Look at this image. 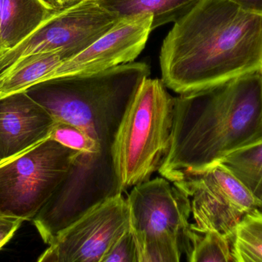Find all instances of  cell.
Masks as SVG:
<instances>
[{
    "label": "cell",
    "instance_id": "6da1fadb",
    "mask_svg": "<svg viewBox=\"0 0 262 262\" xmlns=\"http://www.w3.org/2000/svg\"><path fill=\"white\" fill-rule=\"evenodd\" d=\"M162 80L186 95L262 67V14L201 0L174 23L160 54Z\"/></svg>",
    "mask_w": 262,
    "mask_h": 262
},
{
    "label": "cell",
    "instance_id": "7a4b0ae2",
    "mask_svg": "<svg viewBox=\"0 0 262 262\" xmlns=\"http://www.w3.org/2000/svg\"><path fill=\"white\" fill-rule=\"evenodd\" d=\"M262 139V70L175 97L170 147L158 171L171 183Z\"/></svg>",
    "mask_w": 262,
    "mask_h": 262
},
{
    "label": "cell",
    "instance_id": "3957f363",
    "mask_svg": "<svg viewBox=\"0 0 262 262\" xmlns=\"http://www.w3.org/2000/svg\"><path fill=\"white\" fill-rule=\"evenodd\" d=\"M163 80L145 78L121 120L113 148L120 193L150 179L170 147L175 97Z\"/></svg>",
    "mask_w": 262,
    "mask_h": 262
},
{
    "label": "cell",
    "instance_id": "277c9868",
    "mask_svg": "<svg viewBox=\"0 0 262 262\" xmlns=\"http://www.w3.org/2000/svg\"><path fill=\"white\" fill-rule=\"evenodd\" d=\"M80 155L49 138L0 163V214L33 220Z\"/></svg>",
    "mask_w": 262,
    "mask_h": 262
},
{
    "label": "cell",
    "instance_id": "5b68a950",
    "mask_svg": "<svg viewBox=\"0 0 262 262\" xmlns=\"http://www.w3.org/2000/svg\"><path fill=\"white\" fill-rule=\"evenodd\" d=\"M174 185L191 203L194 224L200 232L214 231L232 239L243 217L257 207L246 186L223 163L182 175Z\"/></svg>",
    "mask_w": 262,
    "mask_h": 262
},
{
    "label": "cell",
    "instance_id": "8992f818",
    "mask_svg": "<svg viewBox=\"0 0 262 262\" xmlns=\"http://www.w3.org/2000/svg\"><path fill=\"white\" fill-rule=\"evenodd\" d=\"M119 18L97 0L55 11L26 39L0 57V73L21 58L41 52H62L69 59L95 43Z\"/></svg>",
    "mask_w": 262,
    "mask_h": 262
},
{
    "label": "cell",
    "instance_id": "52a82bcc",
    "mask_svg": "<svg viewBox=\"0 0 262 262\" xmlns=\"http://www.w3.org/2000/svg\"><path fill=\"white\" fill-rule=\"evenodd\" d=\"M127 201L136 245L152 240L176 241L189 256L192 212L184 192L164 177H157L133 187Z\"/></svg>",
    "mask_w": 262,
    "mask_h": 262
},
{
    "label": "cell",
    "instance_id": "ba28073f",
    "mask_svg": "<svg viewBox=\"0 0 262 262\" xmlns=\"http://www.w3.org/2000/svg\"><path fill=\"white\" fill-rule=\"evenodd\" d=\"M130 228L127 198L109 197L64 228L40 255V262H102L115 241Z\"/></svg>",
    "mask_w": 262,
    "mask_h": 262
},
{
    "label": "cell",
    "instance_id": "9c48e42d",
    "mask_svg": "<svg viewBox=\"0 0 262 262\" xmlns=\"http://www.w3.org/2000/svg\"><path fill=\"white\" fill-rule=\"evenodd\" d=\"M152 23L150 14L120 18L112 29L95 43L78 55L63 62L44 80L99 72L133 63L146 46L152 31Z\"/></svg>",
    "mask_w": 262,
    "mask_h": 262
},
{
    "label": "cell",
    "instance_id": "30bf717a",
    "mask_svg": "<svg viewBox=\"0 0 262 262\" xmlns=\"http://www.w3.org/2000/svg\"><path fill=\"white\" fill-rule=\"evenodd\" d=\"M55 123L25 91L0 97V163L49 138Z\"/></svg>",
    "mask_w": 262,
    "mask_h": 262
},
{
    "label": "cell",
    "instance_id": "8fae6325",
    "mask_svg": "<svg viewBox=\"0 0 262 262\" xmlns=\"http://www.w3.org/2000/svg\"><path fill=\"white\" fill-rule=\"evenodd\" d=\"M53 12L41 0H0V57L26 39Z\"/></svg>",
    "mask_w": 262,
    "mask_h": 262
},
{
    "label": "cell",
    "instance_id": "7c38bea8",
    "mask_svg": "<svg viewBox=\"0 0 262 262\" xmlns=\"http://www.w3.org/2000/svg\"><path fill=\"white\" fill-rule=\"evenodd\" d=\"M62 52L28 55L0 73V97L21 92L43 81L49 73L67 60Z\"/></svg>",
    "mask_w": 262,
    "mask_h": 262
},
{
    "label": "cell",
    "instance_id": "4fadbf2b",
    "mask_svg": "<svg viewBox=\"0 0 262 262\" xmlns=\"http://www.w3.org/2000/svg\"><path fill=\"white\" fill-rule=\"evenodd\" d=\"M119 18L150 14L152 31L167 23H177L190 12L201 0H97Z\"/></svg>",
    "mask_w": 262,
    "mask_h": 262
},
{
    "label": "cell",
    "instance_id": "5bb4252c",
    "mask_svg": "<svg viewBox=\"0 0 262 262\" xmlns=\"http://www.w3.org/2000/svg\"><path fill=\"white\" fill-rule=\"evenodd\" d=\"M220 163L246 186L262 212V139L229 154Z\"/></svg>",
    "mask_w": 262,
    "mask_h": 262
},
{
    "label": "cell",
    "instance_id": "9a60e30c",
    "mask_svg": "<svg viewBox=\"0 0 262 262\" xmlns=\"http://www.w3.org/2000/svg\"><path fill=\"white\" fill-rule=\"evenodd\" d=\"M233 261L262 262V212H248L235 228L232 238Z\"/></svg>",
    "mask_w": 262,
    "mask_h": 262
},
{
    "label": "cell",
    "instance_id": "2e32d148",
    "mask_svg": "<svg viewBox=\"0 0 262 262\" xmlns=\"http://www.w3.org/2000/svg\"><path fill=\"white\" fill-rule=\"evenodd\" d=\"M189 262L233 261L232 239L214 231L200 232L191 226Z\"/></svg>",
    "mask_w": 262,
    "mask_h": 262
},
{
    "label": "cell",
    "instance_id": "e0dca14e",
    "mask_svg": "<svg viewBox=\"0 0 262 262\" xmlns=\"http://www.w3.org/2000/svg\"><path fill=\"white\" fill-rule=\"evenodd\" d=\"M102 262H138L137 246L130 228L114 243Z\"/></svg>",
    "mask_w": 262,
    "mask_h": 262
},
{
    "label": "cell",
    "instance_id": "ac0fdd59",
    "mask_svg": "<svg viewBox=\"0 0 262 262\" xmlns=\"http://www.w3.org/2000/svg\"><path fill=\"white\" fill-rule=\"evenodd\" d=\"M23 220L0 214V249L13 237Z\"/></svg>",
    "mask_w": 262,
    "mask_h": 262
},
{
    "label": "cell",
    "instance_id": "d6986e66",
    "mask_svg": "<svg viewBox=\"0 0 262 262\" xmlns=\"http://www.w3.org/2000/svg\"><path fill=\"white\" fill-rule=\"evenodd\" d=\"M53 11H61L84 3L88 0H41Z\"/></svg>",
    "mask_w": 262,
    "mask_h": 262
},
{
    "label": "cell",
    "instance_id": "ffe728a7",
    "mask_svg": "<svg viewBox=\"0 0 262 262\" xmlns=\"http://www.w3.org/2000/svg\"><path fill=\"white\" fill-rule=\"evenodd\" d=\"M241 9L254 13L262 14V0H228Z\"/></svg>",
    "mask_w": 262,
    "mask_h": 262
},
{
    "label": "cell",
    "instance_id": "44dd1931",
    "mask_svg": "<svg viewBox=\"0 0 262 262\" xmlns=\"http://www.w3.org/2000/svg\"><path fill=\"white\" fill-rule=\"evenodd\" d=\"M261 70H262V67H261Z\"/></svg>",
    "mask_w": 262,
    "mask_h": 262
}]
</instances>
